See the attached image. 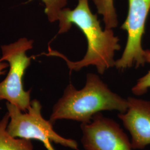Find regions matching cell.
Returning a JSON list of instances; mask_svg holds the SVG:
<instances>
[{"mask_svg": "<svg viewBox=\"0 0 150 150\" xmlns=\"http://www.w3.org/2000/svg\"><path fill=\"white\" fill-rule=\"evenodd\" d=\"M57 21L59 34L69 31L72 25L80 28L87 40V52L82 59L75 62L50 47L48 53L44 54L64 59L71 71L92 65L96 66L98 72L102 75L106 70L115 66V53L120 49L119 38L115 36L112 29L102 30L97 16L91 11L88 0H78L77 5L72 10L64 7L59 12Z\"/></svg>", "mask_w": 150, "mask_h": 150, "instance_id": "6da1fadb", "label": "cell"}, {"mask_svg": "<svg viewBox=\"0 0 150 150\" xmlns=\"http://www.w3.org/2000/svg\"><path fill=\"white\" fill-rule=\"evenodd\" d=\"M127 107V99L111 91L98 75L88 73L82 89H76L72 83L67 86L54 105L49 120L52 124L61 120L88 123L95 115L101 111L123 113Z\"/></svg>", "mask_w": 150, "mask_h": 150, "instance_id": "7a4b0ae2", "label": "cell"}, {"mask_svg": "<svg viewBox=\"0 0 150 150\" xmlns=\"http://www.w3.org/2000/svg\"><path fill=\"white\" fill-rule=\"evenodd\" d=\"M9 122L7 131L12 136L27 139H36L41 142L47 150H56L52 143L74 150H79V145L75 139H67L54 130L50 120L42 115V105L33 100L27 111L23 112L15 105L6 102Z\"/></svg>", "mask_w": 150, "mask_h": 150, "instance_id": "3957f363", "label": "cell"}, {"mask_svg": "<svg viewBox=\"0 0 150 150\" xmlns=\"http://www.w3.org/2000/svg\"><path fill=\"white\" fill-rule=\"evenodd\" d=\"M33 41L26 38L1 46L0 61H6L9 65L8 73L0 82V101L6 100L26 112L31 105V90L24 88L23 78L26 70L31 64V58L27 51L33 47Z\"/></svg>", "mask_w": 150, "mask_h": 150, "instance_id": "277c9868", "label": "cell"}, {"mask_svg": "<svg viewBox=\"0 0 150 150\" xmlns=\"http://www.w3.org/2000/svg\"><path fill=\"white\" fill-rule=\"evenodd\" d=\"M127 16L121 28L127 33V41L120 59L115 61V66L123 71L132 67L145 65L144 50L142 39L150 11V0H128Z\"/></svg>", "mask_w": 150, "mask_h": 150, "instance_id": "5b68a950", "label": "cell"}, {"mask_svg": "<svg viewBox=\"0 0 150 150\" xmlns=\"http://www.w3.org/2000/svg\"><path fill=\"white\" fill-rule=\"evenodd\" d=\"M81 143L85 150H133L131 141L120 125L101 112L91 122L81 124Z\"/></svg>", "mask_w": 150, "mask_h": 150, "instance_id": "8992f818", "label": "cell"}, {"mask_svg": "<svg viewBox=\"0 0 150 150\" xmlns=\"http://www.w3.org/2000/svg\"><path fill=\"white\" fill-rule=\"evenodd\" d=\"M128 107L118 117L131 136L134 150H142L150 145V101L133 97L127 98Z\"/></svg>", "mask_w": 150, "mask_h": 150, "instance_id": "52a82bcc", "label": "cell"}, {"mask_svg": "<svg viewBox=\"0 0 150 150\" xmlns=\"http://www.w3.org/2000/svg\"><path fill=\"white\" fill-rule=\"evenodd\" d=\"M9 120L7 112L0 120V150H33L31 140L16 137L9 134Z\"/></svg>", "mask_w": 150, "mask_h": 150, "instance_id": "ba28073f", "label": "cell"}, {"mask_svg": "<svg viewBox=\"0 0 150 150\" xmlns=\"http://www.w3.org/2000/svg\"><path fill=\"white\" fill-rule=\"evenodd\" d=\"M98 13L103 16L105 29H113L118 25V20L113 0H93Z\"/></svg>", "mask_w": 150, "mask_h": 150, "instance_id": "9c48e42d", "label": "cell"}, {"mask_svg": "<svg viewBox=\"0 0 150 150\" xmlns=\"http://www.w3.org/2000/svg\"><path fill=\"white\" fill-rule=\"evenodd\" d=\"M45 6V13L50 22L58 21L59 12L67 4L68 0H40Z\"/></svg>", "mask_w": 150, "mask_h": 150, "instance_id": "30bf717a", "label": "cell"}, {"mask_svg": "<svg viewBox=\"0 0 150 150\" xmlns=\"http://www.w3.org/2000/svg\"><path fill=\"white\" fill-rule=\"evenodd\" d=\"M146 62L150 64V50H144ZM150 88V70L143 77L139 79L132 88V92L136 96H141L147 93Z\"/></svg>", "mask_w": 150, "mask_h": 150, "instance_id": "8fae6325", "label": "cell"}, {"mask_svg": "<svg viewBox=\"0 0 150 150\" xmlns=\"http://www.w3.org/2000/svg\"><path fill=\"white\" fill-rule=\"evenodd\" d=\"M8 67L9 65L7 62L0 61V76L5 74Z\"/></svg>", "mask_w": 150, "mask_h": 150, "instance_id": "7c38bea8", "label": "cell"}]
</instances>
